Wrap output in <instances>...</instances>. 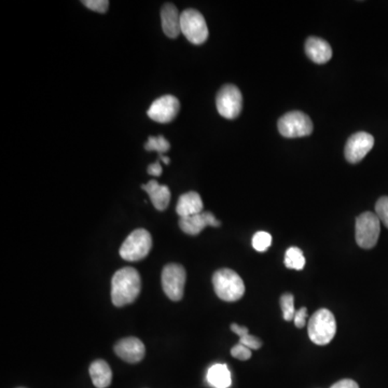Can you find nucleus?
Returning a JSON list of instances; mask_svg holds the SVG:
<instances>
[{"label": "nucleus", "mask_w": 388, "mask_h": 388, "mask_svg": "<svg viewBox=\"0 0 388 388\" xmlns=\"http://www.w3.org/2000/svg\"><path fill=\"white\" fill-rule=\"evenodd\" d=\"M142 290L140 273L132 267L117 271L112 280V301L117 308L135 302Z\"/></svg>", "instance_id": "obj_1"}, {"label": "nucleus", "mask_w": 388, "mask_h": 388, "mask_svg": "<svg viewBox=\"0 0 388 388\" xmlns=\"http://www.w3.org/2000/svg\"><path fill=\"white\" fill-rule=\"evenodd\" d=\"M213 285L218 298L227 302L239 301L245 294V285L241 277L230 269L216 271L213 275Z\"/></svg>", "instance_id": "obj_2"}, {"label": "nucleus", "mask_w": 388, "mask_h": 388, "mask_svg": "<svg viewBox=\"0 0 388 388\" xmlns=\"http://www.w3.org/2000/svg\"><path fill=\"white\" fill-rule=\"evenodd\" d=\"M308 336L316 345H327L334 340L336 332V322L331 311L320 308L310 318L308 324Z\"/></svg>", "instance_id": "obj_3"}, {"label": "nucleus", "mask_w": 388, "mask_h": 388, "mask_svg": "<svg viewBox=\"0 0 388 388\" xmlns=\"http://www.w3.org/2000/svg\"><path fill=\"white\" fill-rule=\"evenodd\" d=\"M152 248L151 234L147 230H134L120 247V256L130 262L140 261L149 255Z\"/></svg>", "instance_id": "obj_4"}, {"label": "nucleus", "mask_w": 388, "mask_h": 388, "mask_svg": "<svg viewBox=\"0 0 388 388\" xmlns=\"http://www.w3.org/2000/svg\"><path fill=\"white\" fill-rule=\"evenodd\" d=\"M381 232V221L377 214L366 211L356 219L355 237L358 246L371 249L377 245Z\"/></svg>", "instance_id": "obj_5"}, {"label": "nucleus", "mask_w": 388, "mask_h": 388, "mask_svg": "<svg viewBox=\"0 0 388 388\" xmlns=\"http://www.w3.org/2000/svg\"><path fill=\"white\" fill-rule=\"evenodd\" d=\"M180 24L181 33L193 45H202L209 38V27L197 10H185L180 17Z\"/></svg>", "instance_id": "obj_6"}, {"label": "nucleus", "mask_w": 388, "mask_h": 388, "mask_svg": "<svg viewBox=\"0 0 388 388\" xmlns=\"http://www.w3.org/2000/svg\"><path fill=\"white\" fill-rule=\"evenodd\" d=\"M162 287L168 299L172 301H180L185 292L187 273L183 265L178 263H170L162 271Z\"/></svg>", "instance_id": "obj_7"}, {"label": "nucleus", "mask_w": 388, "mask_h": 388, "mask_svg": "<svg viewBox=\"0 0 388 388\" xmlns=\"http://www.w3.org/2000/svg\"><path fill=\"white\" fill-rule=\"evenodd\" d=\"M278 130L286 138L304 137L312 134L313 124L310 117L301 112H291L278 120Z\"/></svg>", "instance_id": "obj_8"}, {"label": "nucleus", "mask_w": 388, "mask_h": 388, "mask_svg": "<svg viewBox=\"0 0 388 388\" xmlns=\"http://www.w3.org/2000/svg\"><path fill=\"white\" fill-rule=\"evenodd\" d=\"M218 112L225 119H235L243 108V96L241 91L233 84H225L216 96Z\"/></svg>", "instance_id": "obj_9"}, {"label": "nucleus", "mask_w": 388, "mask_h": 388, "mask_svg": "<svg viewBox=\"0 0 388 388\" xmlns=\"http://www.w3.org/2000/svg\"><path fill=\"white\" fill-rule=\"evenodd\" d=\"M374 146L373 136L366 132L353 134L346 142L344 156L350 163H359Z\"/></svg>", "instance_id": "obj_10"}, {"label": "nucleus", "mask_w": 388, "mask_h": 388, "mask_svg": "<svg viewBox=\"0 0 388 388\" xmlns=\"http://www.w3.org/2000/svg\"><path fill=\"white\" fill-rule=\"evenodd\" d=\"M179 100L173 95H164L154 100L148 110V117L159 124H170L179 112Z\"/></svg>", "instance_id": "obj_11"}, {"label": "nucleus", "mask_w": 388, "mask_h": 388, "mask_svg": "<svg viewBox=\"0 0 388 388\" xmlns=\"http://www.w3.org/2000/svg\"><path fill=\"white\" fill-rule=\"evenodd\" d=\"M114 353L128 364H137L144 359L146 348L140 338L128 336L117 342Z\"/></svg>", "instance_id": "obj_12"}, {"label": "nucleus", "mask_w": 388, "mask_h": 388, "mask_svg": "<svg viewBox=\"0 0 388 388\" xmlns=\"http://www.w3.org/2000/svg\"><path fill=\"white\" fill-rule=\"evenodd\" d=\"M221 221L211 213V211H203L197 215L190 216V217L180 218L179 227L183 232L189 235H197L205 229L206 227H221Z\"/></svg>", "instance_id": "obj_13"}, {"label": "nucleus", "mask_w": 388, "mask_h": 388, "mask_svg": "<svg viewBox=\"0 0 388 388\" xmlns=\"http://www.w3.org/2000/svg\"><path fill=\"white\" fill-rule=\"evenodd\" d=\"M177 8L173 3H165L161 10L162 29L168 38L175 39L181 33V24Z\"/></svg>", "instance_id": "obj_14"}, {"label": "nucleus", "mask_w": 388, "mask_h": 388, "mask_svg": "<svg viewBox=\"0 0 388 388\" xmlns=\"http://www.w3.org/2000/svg\"><path fill=\"white\" fill-rule=\"evenodd\" d=\"M306 53L308 59L316 64L329 62L332 57V49L329 43L318 37H310L306 43Z\"/></svg>", "instance_id": "obj_15"}, {"label": "nucleus", "mask_w": 388, "mask_h": 388, "mask_svg": "<svg viewBox=\"0 0 388 388\" xmlns=\"http://www.w3.org/2000/svg\"><path fill=\"white\" fill-rule=\"evenodd\" d=\"M142 188L147 192L151 203L158 211H163L167 209L171 202V191L168 187L160 185L156 180H150L149 183L142 186Z\"/></svg>", "instance_id": "obj_16"}, {"label": "nucleus", "mask_w": 388, "mask_h": 388, "mask_svg": "<svg viewBox=\"0 0 388 388\" xmlns=\"http://www.w3.org/2000/svg\"><path fill=\"white\" fill-rule=\"evenodd\" d=\"M204 204L197 192H187L178 200L176 211L180 218L190 217L203 213Z\"/></svg>", "instance_id": "obj_17"}, {"label": "nucleus", "mask_w": 388, "mask_h": 388, "mask_svg": "<svg viewBox=\"0 0 388 388\" xmlns=\"http://www.w3.org/2000/svg\"><path fill=\"white\" fill-rule=\"evenodd\" d=\"M89 372L95 387L107 388L112 384V371L105 360L97 359L93 361Z\"/></svg>", "instance_id": "obj_18"}, {"label": "nucleus", "mask_w": 388, "mask_h": 388, "mask_svg": "<svg viewBox=\"0 0 388 388\" xmlns=\"http://www.w3.org/2000/svg\"><path fill=\"white\" fill-rule=\"evenodd\" d=\"M207 380H209V384L215 388H227L232 383L229 368L225 365H221V364L209 368Z\"/></svg>", "instance_id": "obj_19"}, {"label": "nucleus", "mask_w": 388, "mask_h": 388, "mask_svg": "<svg viewBox=\"0 0 388 388\" xmlns=\"http://www.w3.org/2000/svg\"><path fill=\"white\" fill-rule=\"evenodd\" d=\"M285 265L290 270L301 271L306 267V257L299 247H290L285 253Z\"/></svg>", "instance_id": "obj_20"}, {"label": "nucleus", "mask_w": 388, "mask_h": 388, "mask_svg": "<svg viewBox=\"0 0 388 388\" xmlns=\"http://www.w3.org/2000/svg\"><path fill=\"white\" fill-rule=\"evenodd\" d=\"M170 148H171V144L162 135L156 136V137L150 136L148 138V142L144 144V149L147 151L159 152L160 156H163V154L167 152Z\"/></svg>", "instance_id": "obj_21"}, {"label": "nucleus", "mask_w": 388, "mask_h": 388, "mask_svg": "<svg viewBox=\"0 0 388 388\" xmlns=\"http://www.w3.org/2000/svg\"><path fill=\"white\" fill-rule=\"evenodd\" d=\"M281 308L283 310L284 320L286 322L294 320L296 308H294V298L291 294H285L281 297Z\"/></svg>", "instance_id": "obj_22"}, {"label": "nucleus", "mask_w": 388, "mask_h": 388, "mask_svg": "<svg viewBox=\"0 0 388 388\" xmlns=\"http://www.w3.org/2000/svg\"><path fill=\"white\" fill-rule=\"evenodd\" d=\"M271 244H272V237H271L270 233L260 231V232H257L256 234L253 235V246L259 253H264V251H268Z\"/></svg>", "instance_id": "obj_23"}, {"label": "nucleus", "mask_w": 388, "mask_h": 388, "mask_svg": "<svg viewBox=\"0 0 388 388\" xmlns=\"http://www.w3.org/2000/svg\"><path fill=\"white\" fill-rule=\"evenodd\" d=\"M375 214L380 221L388 227V197H382L375 204Z\"/></svg>", "instance_id": "obj_24"}, {"label": "nucleus", "mask_w": 388, "mask_h": 388, "mask_svg": "<svg viewBox=\"0 0 388 388\" xmlns=\"http://www.w3.org/2000/svg\"><path fill=\"white\" fill-rule=\"evenodd\" d=\"M82 3L97 13H106L109 8V1L107 0H84Z\"/></svg>", "instance_id": "obj_25"}, {"label": "nucleus", "mask_w": 388, "mask_h": 388, "mask_svg": "<svg viewBox=\"0 0 388 388\" xmlns=\"http://www.w3.org/2000/svg\"><path fill=\"white\" fill-rule=\"evenodd\" d=\"M231 355L239 360H248L251 357V350L243 344L239 343L233 346Z\"/></svg>", "instance_id": "obj_26"}, {"label": "nucleus", "mask_w": 388, "mask_h": 388, "mask_svg": "<svg viewBox=\"0 0 388 388\" xmlns=\"http://www.w3.org/2000/svg\"><path fill=\"white\" fill-rule=\"evenodd\" d=\"M239 343L247 346L251 350H259L262 346V341H261L260 338L251 336L249 334L239 338Z\"/></svg>", "instance_id": "obj_27"}, {"label": "nucleus", "mask_w": 388, "mask_h": 388, "mask_svg": "<svg viewBox=\"0 0 388 388\" xmlns=\"http://www.w3.org/2000/svg\"><path fill=\"white\" fill-rule=\"evenodd\" d=\"M306 318H308V310L306 308H301L297 311L294 314V322L297 328H303L306 324Z\"/></svg>", "instance_id": "obj_28"}, {"label": "nucleus", "mask_w": 388, "mask_h": 388, "mask_svg": "<svg viewBox=\"0 0 388 388\" xmlns=\"http://www.w3.org/2000/svg\"><path fill=\"white\" fill-rule=\"evenodd\" d=\"M330 388H359V385L353 380L344 379L336 382Z\"/></svg>", "instance_id": "obj_29"}, {"label": "nucleus", "mask_w": 388, "mask_h": 388, "mask_svg": "<svg viewBox=\"0 0 388 388\" xmlns=\"http://www.w3.org/2000/svg\"><path fill=\"white\" fill-rule=\"evenodd\" d=\"M231 330H232L235 334H237L239 338L249 334L248 328H246V327L239 326V324H231Z\"/></svg>", "instance_id": "obj_30"}, {"label": "nucleus", "mask_w": 388, "mask_h": 388, "mask_svg": "<svg viewBox=\"0 0 388 388\" xmlns=\"http://www.w3.org/2000/svg\"><path fill=\"white\" fill-rule=\"evenodd\" d=\"M162 171H163V170H162L160 161H156V163L151 164V165H149V167H148V173L151 176H156V177L161 175Z\"/></svg>", "instance_id": "obj_31"}, {"label": "nucleus", "mask_w": 388, "mask_h": 388, "mask_svg": "<svg viewBox=\"0 0 388 388\" xmlns=\"http://www.w3.org/2000/svg\"><path fill=\"white\" fill-rule=\"evenodd\" d=\"M160 160H161V161L163 162L164 164H170V159H168V158H166V156H160Z\"/></svg>", "instance_id": "obj_32"}, {"label": "nucleus", "mask_w": 388, "mask_h": 388, "mask_svg": "<svg viewBox=\"0 0 388 388\" xmlns=\"http://www.w3.org/2000/svg\"><path fill=\"white\" fill-rule=\"evenodd\" d=\"M19 388H24V387H19Z\"/></svg>", "instance_id": "obj_33"}]
</instances>
